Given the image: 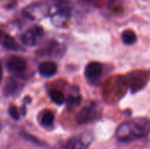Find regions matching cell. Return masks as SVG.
Segmentation results:
<instances>
[{
  "mask_svg": "<svg viewBox=\"0 0 150 149\" xmlns=\"http://www.w3.org/2000/svg\"><path fill=\"white\" fill-rule=\"evenodd\" d=\"M150 134V120L137 118L121 123L115 132V136L121 142H130L143 139Z\"/></svg>",
  "mask_w": 150,
  "mask_h": 149,
  "instance_id": "6da1fadb",
  "label": "cell"
},
{
  "mask_svg": "<svg viewBox=\"0 0 150 149\" xmlns=\"http://www.w3.org/2000/svg\"><path fill=\"white\" fill-rule=\"evenodd\" d=\"M43 29L40 25H35L26 31L21 37V41L25 46H35L42 38Z\"/></svg>",
  "mask_w": 150,
  "mask_h": 149,
  "instance_id": "7a4b0ae2",
  "label": "cell"
},
{
  "mask_svg": "<svg viewBox=\"0 0 150 149\" xmlns=\"http://www.w3.org/2000/svg\"><path fill=\"white\" fill-rule=\"evenodd\" d=\"M91 141L89 136H77L70 138L61 149H88Z\"/></svg>",
  "mask_w": 150,
  "mask_h": 149,
  "instance_id": "3957f363",
  "label": "cell"
},
{
  "mask_svg": "<svg viewBox=\"0 0 150 149\" xmlns=\"http://www.w3.org/2000/svg\"><path fill=\"white\" fill-rule=\"evenodd\" d=\"M102 65L98 62H91L89 63L84 69V75L87 80L91 83H95L102 74Z\"/></svg>",
  "mask_w": 150,
  "mask_h": 149,
  "instance_id": "277c9868",
  "label": "cell"
},
{
  "mask_svg": "<svg viewBox=\"0 0 150 149\" xmlns=\"http://www.w3.org/2000/svg\"><path fill=\"white\" fill-rule=\"evenodd\" d=\"M146 83V75L143 72L136 71L129 75V86L133 93L142 90Z\"/></svg>",
  "mask_w": 150,
  "mask_h": 149,
  "instance_id": "5b68a950",
  "label": "cell"
},
{
  "mask_svg": "<svg viewBox=\"0 0 150 149\" xmlns=\"http://www.w3.org/2000/svg\"><path fill=\"white\" fill-rule=\"evenodd\" d=\"M98 114L96 110L92 107L83 108L77 115L76 121L78 124H86L91 121L95 120L98 118Z\"/></svg>",
  "mask_w": 150,
  "mask_h": 149,
  "instance_id": "8992f818",
  "label": "cell"
},
{
  "mask_svg": "<svg viewBox=\"0 0 150 149\" xmlns=\"http://www.w3.org/2000/svg\"><path fill=\"white\" fill-rule=\"evenodd\" d=\"M7 68L15 73H20L26 68V61L18 56H12L7 61Z\"/></svg>",
  "mask_w": 150,
  "mask_h": 149,
  "instance_id": "52a82bcc",
  "label": "cell"
},
{
  "mask_svg": "<svg viewBox=\"0 0 150 149\" xmlns=\"http://www.w3.org/2000/svg\"><path fill=\"white\" fill-rule=\"evenodd\" d=\"M57 72V66L52 61H44L39 66V73L43 77H52Z\"/></svg>",
  "mask_w": 150,
  "mask_h": 149,
  "instance_id": "ba28073f",
  "label": "cell"
},
{
  "mask_svg": "<svg viewBox=\"0 0 150 149\" xmlns=\"http://www.w3.org/2000/svg\"><path fill=\"white\" fill-rule=\"evenodd\" d=\"M122 40L127 45H132L137 40V37L132 30H126L122 33Z\"/></svg>",
  "mask_w": 150,
  "mask_h": 149,
  "instance_id": "9c48e42d",
  "label": "cell"
},
{
  "mask_svg": "<svg viewBox=\"0 0 150 149\" xmlns=\"http://www.w3.org/2000/svg\"><path fill=\"white\" fill-rule=\"evenodd\" d=\"M49 97H50L51 100L58 105H62L65 101L63 94L61 91L56 90H51L49 91Z\"/></svg>",
  "mask_w": 150,
  "mask_h": 149,
  "instance_id": "30bf717a",
  "label": "cell"
},
{
  "mask_svg": "<svg viewBox=\"0 0 150 149\" xmlns=\"http://www.w3.org/2000/svg\"><path fill=\"white\" fill-rule=\"evenodd\" d=\"M3 44H4V46L7 49L12 50V51H17V50L19 49V46L18 45V43L16 42V40L12 37L9 36V35H7V36L4 37V41H3Z\"/></svg>",
  "mask_w": 150,
  "mask_h": 149,
  "instance_id": "8fae6325",
  "label": "cell"
},
{
  "mask_svg": "<svg viewBox=\"0 0 150 149\" xmlns=\"http://www.w3.org/2000/svg\"><path fill=\"white\" fill-rule=\"evenodd\" d=\"M54 121V115L52 112H46L41 118V124L45 126H52Z\"/></svg>",
  "mask_w": 150,
  "mask_h": 149,
  "instance_id": "7c38bea8",
  "label": "cell"
},
{
  "mask_svg": "<svg viewBox=\"0 0 150 149\" xmlns=\"http://www.w3.org/2000/svg\"><path fill=\"white\" fill-rule=\"evenodd\" d=\"M16 87H17V84L14 81L12 80H10L7 83H6V86L4 87V96H10L11 95L15 90H16Z\"/></svg>",
  "mask_w": 150,
  "mask_h": 149,
  "instance_id": "4fadbf2b",
  "label": "cell"
},
{
  "mask_svg": "<svg viewBox=\"0 0 150 149\" xmlns=\"http://www.w3.org/2000/svg\"><path fill=\"white\" fill-rule=\"evenodd\" d=\"M67 103L68 105H71V106H77L80 105L81 103V97H73V96H70L69 97L68 100H67Z\"/></svg>",
  "mask_w": 150,
  "mask_h": 149,
  "instance_id": "5bb4252c",
  "label": "cell"
},
{
  "mask_svg": "<svg viewBox=\"0 0 150 149\" xmlns=\"http://www.w3.org/2000/svg\"><path fill=\"white\" fill-rule=\"evenodd\" d=\"M9 114L10 116L14 119V120H18L19 119V113H18V111L17 109V107L15 106H11L9 108Z\"/></svg>",
  "mask_w": 150,
  "mask_h": 149,
  "instance_id": "9a60e30c",
  "label": "cell"
},
{
  "mask_svg": "<svg viewBox=\"0 0 150 149\" xmlns=\"http://www.w3.org/2000/svg\"><path fill=\"white\" fill-rule=\"evenodd\" d=\"M1 76H2V75H0V82H1Z\"/></svg>",
  "mask_w": 150,
  "mask_h": 149,
  "instance_id": "2e32d148",
  "label": "cell"
},
{
  "mask_svg": "<svg viewBox=\"0 0 150 149\" xmlns=\"http://www.w3.org/2000/svg\"><path fill=\"white\" fill-rule=\"evenodd\" d=\"M144 1H146V0H144Z\"/></svg>",
  "mask_w": 150,
  "mask_h": 149,
  "instance_id": "e0dca14e",
  "label": "cell"
}]
</instances>
